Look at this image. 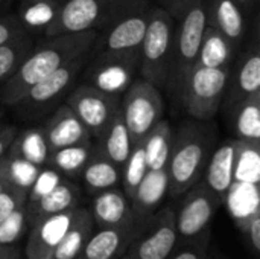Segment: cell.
Returning <instances> with one entry per match:
<instances>
[{
	"label": "cell",
	"mask_w": 260,
	"mask_h": 259,
	"mask_svg": "<svg viewBox=\"0 0 260 259\" xmlns=\"http://www.w3.org/2000/svg\"><path fill=\"white\" fill-rule=\"evenodd\" d=\"M218 127L213 121L186 119L172 133L168 162L171 197L183 195L206 172L207 163L216 148Z\"/></svg>",
	"instance_id": "2"
},
{
	"label": "cell",
	"mask_w": 260,
	"mask_h": 259,
	"mask_svg": "<svg viewBox=\"0 0 260 259\" xmlns=\"http://www.w3.org/2000/svg\"><path fill=\"white\" fill-rule=\"evenodd\" d=\"M206 24V9L203 0L193 5L183 15V18L177 21L172 61L169 67L168 82L165 87L171 98H174L183 78L197 64Z\"/></svg>",
	"instance_id": "7"
},
{
	"label": "cell",
	"mask_w": 260,
	"mask_h": 259,
	"mask_svg": "<svg viewBox=\"0 0 260 259\" xmlns=\"http://www.w3.org/2000/svg\"><path fill=\"white\" fill-rule=\"evenodd\" d=\"M94 232V221L91 212L85 208H75L69 229L59 241L53 259H76L85 243Z\"/></svg>",
	"instance_id": "25"
},
{
	"label": "cell",
	"mask_w": 260,
	"mask_h": 259,
	"mask_svg": "<svg viewBox=\"0 0 260 259\" xmlns=\"http://www.w3.org/2000/svg\"><path fill=\"white\" fill-rule=\"evenodd\" d=\"M67 105L82 122L91 137L99 139L111 119L120 111V98L105 93L93 85L79 84L67 96Z\"/></svg>",
	"instance_id": "11"
},
{
	"label": "cell",
	"mask_w": 260,
	"mask_h": 259,
	"mask_svg": "<svg viewBox=\"0 0 260 259\" xmlns=\"http://www.w3.org/2000/svg\"><path fill=\"white\" fill-rule=\"evenodd\" d=\"M96 37V31L47 37L40 46L32 47L12 76L0 89V101L5 105H14L34 84L67 64L70 60L91 52Z\"/></svg>",
	"instance_id": "1"
},
{
	"label": "cell",
	"mask_w": 260,
	"mask_h": 259,
	"mask_svg": "<svg viewBox=\"0 0 260 259\" xmlns=\"http://www.w3.org/2000/svg\"><path fill=\"white\" fill-rule=\"evenodd\" d=\"M27 32L18 21L15 14H3L0 15V46L26 35Z\"/></svg>",
	"instance_id": "38"
},
{
	"label": "cell",
	"mask_w": 260,
	"mask_h": 259,
	"mask_svg": "<svg viewBox=\"0 0 260 259\" xmlns=\"http://www.w3.org/2000/svg\"><path fill=\"white\" fill-rule=\"evenodd\" d=\"M18 130L14 125H2L0 127V159L6 154V151L9 150L12 140L15 139Z\"/></svg>",
	"instance_id": "40"
},
{
	"label": "cell",
	"mask_w": 260,
	"mask_h": 259,
	"mask_svg": "<svg viewBox=\"0 0 260 259\" xmlns=\"http://www.w3.org/2000/svg\"><path fill=\"white\" fill-rule=\"evenodd\" d=\"M260 90V47L257 27L251 43L235 56L219 111L227 118L245 98Z\"/></svg>",
	"instance_id": "12"
},
{
	"label": "cell",
	"mask_w": 260,
	"mask_h": 259,
	"mask_svg": "<svg viewBox=\"0 0 260 259\" xmlns=\"http://www.w3.org/2000/svg\"><path fill=\"white\" fill-rule=\"evenodd\" d=\"M93 147L94 143L88 140V142H82L52 151L49 153L47 163L50 165L52 169H55L61 176H67V177L81 176L87 160L91 156Z\"/></svg>",
	"instance_id": "31"
},
{
	"label": "cell",
	"mask_w": 260,
	"mask_h": 259,
	"mask_svg": "<svg viewBox=\"0 0 260 259\" xmlns=\"http://www.w3.org/2000/svg\"><path fill=\"white\" fill-rule=\"evenodd\" d=\"M73 211H66L62 214L49 217L38 224L32 226L29 240L26 243V258L27 259H53L55 250L62 240L66 231L70 226Z\"/></svg>",
	"instance_id": "18"
},
{
	"label": "cell",
	"mask_w": 260,
	"mask_h": 259,
	"mask_svg": "<svg viewBox=\"0 0 260 259\" xmlns=\"http://www.w3.org/2000/svg\"><path fill=\"white\" fill-rule=\"evenodd\" d=\"M177 241L175 214L171 208H165L140 226L120 259H169Z\"/></svg>",
	"instance_id": "10"
},
{
	"label": "cell",
	"mask_w": 260,
	"mask_h": 259,
	"mask_svg": "<svg viewBox=\"0 0 260 259\" xmlns=\"http://www.w3.org/2000/svg\"><path fill=\"white\" fill-rule=\"evenodd\" d=\"M148 171L146 166V156H145V147L143 140L137 142L133 145L131 154L126 160V163L122 168V185H123V192L128 197V200L133 198L139 183L145 177Z\"/></svg>",
	"instance_id": "33"
},
{
	"label": "cell",
	"mask_w": 260,
	"mask_h": 259,
	"mask_svg": "<svg viewBox=\"0 0 260 259\" xmlns=\"http://www.w3.org/2000/svg\"><path fill=\"white\" fill-rule=\"evenodd\" d=\"M84 70L88 85L120 98L139 75V50L91 52Z\"/></svg>",
	"instance_id": "9"
},
{
	"label": "cell",
	"mask_w": 260,
	"mask_h": 259,
	"mask_svg": "<svg viewBox=\"0 0 260 259\" xmlns=\"http://www.w3.org/2000/svg\"><path fill=\"white\" fill-rule=\"evenodd\" d=\"M32 47L34 41L29 34L0 46V89L12 76Z\"/></svg>",
	"instance_id": "32"
},
{
	"label": "cell",
	"mask_w": 260,
	"mask_h": 259,
	"mask_svg": "<svg viewBox=\"0 0 260 259\" xmlns=\"http://www.w3.org/2000/svg\"><path fill=\"white\" fill-rule=\"evenodd\" d=\"M137 221L114 227H99L85 243L76 259H120L137 235Z\"/></svg>",
	"instance_id": "15"
},
{
	"label": "cell",
	"mask_w": 260,
	"mask_h": 259,
	"mask_svg": "<svg viewBox=\"0 0 260 259\" xmlns=\"http://www.w3.org/2000/svg\"><path fill=\"white\" fill-rule=\"evenodd\" d=\"M168 169H148L129 200L133 214L139 226L145 224L160 208L168 195Z\"/></svg>",
	"instance_id": "19"
},
{
	"label": "cell",
	"mask_w": 260,
	"mask_h": 259,
	"mask_svg": "<svg viewBox=\"0 0 260 259\" xmlns=\"http://www.w3.org/2000/svg\"><path fill=\"white\" fill-rule=\"evenodd\" d=\"M2 122H3V110H2V107H0V127L3 125Z\"/></svg>",
	"instance_id": "46"
},
{
	"label": "cell",
	"mask_w": 260,
	"mask_h": 259,
	"mask_svg": "<svg viewBox=\"0 0 260 259\" xmlns=\"http://www.w3.org/2000/svg\"><path fill=\"white\" fill-rule=\"evenodd\" d=\"M96 145L113 163H116L120 169L123 168V165L126 163L131 154L133 140L120 111L111 119L110 125L104 131V134L98 139Z\"/></svg>",
	"instance_id": "27"
},
{
	"label": "cell",
	"mask_w": 260,
	"mask_h": 259,
	"mask_svg": "<svg viewBox=\"0 0 260 259\" xmlns=\"http://www.w3.org/2000/svg\"><path fill=\"white\" fill-rule=\"evenodd\" d=\"M79 202V189L72 182L62 179L56 186H53L47 194L32 203H26L27 224L32 227L40 221L62 214L66 211L75 209Z\"/></svg>",
	"instance_id": "20"
},
{
	"label": "cell",
	"mask_w": 260,
	"mask_h": 259,
	"mask_svg": "<svg viewBox=\"0 0 260 259\" xmlns=\"http://www.w3.org/2000/svg\"><path fill=\"white\" fill-rule=\"evenodd\" d=\"M62 180V176L59 172H56L52 168L47 169H40L35 182L32 183L29 192H27V200L26 203H32L37 202L38 198H41L44 194H47L53 186H56L59 182Z\"/></svg>",
	"instance_id": "35"
},
{
	"label": "cell",
	"mask_w": 260,
	"mask_h": 259,
	"mask_svg": "<svg viewBox=\"0 0 260 259\" xmlns=\"http://www.w3.org/2000/svg\"><path fill=\"white\" fill-rule=\"evenodd\" d=\"M120 113L133 145L143 140L165 113V99L160 89L139 76L123 92Z\"/></svg>",
	"instance_id": "8"
},
{
	"label": "cell",
	"mask_w": 260,
	"mask_h": 259,
	"mask_svg": "<svg viewBox=\"0 0 260 259\" xmlns=\"http://www.w3.org/2000/svg\"><path fill=\"white\" fill-rule=\"evenodd\" d=\"M235 162H236V139H229L215 148L203 180L215 191L222 203L227 198L230 188L235 185Z\"/></svg>",
	"instance_id": "21"
},
{
	"label": "cell",
	"mask_w": 260,
	"mask_h": 259,
	"mask_svg": "<svg viewBox=\"0 0 260 259\" xmlns=\"http://www.w3.org/2000/svg\"><path fill=\"white\" fill-rule=\"evenodd\" d=\"M91 217L98 227H114L137 221L128 197L117 186L94 195Z\"/></svg>",
	"instance_id": "22"
},
{
	"label": "cell",
	"mask_w": 260,
	"mask_h": 259,
	"mask_svg": "<svg viewBox=\"0 0 260 259\" xmlns=\"http://www.w3.org/2000/svg\"><path fill=\"white\" fill-rule=\"evenodd\" d=\"M11 2H12V0H0V15H3V14H5V11L9 8Z\"/></svg>",
	"instance_id": "44"
},
{
	"label": "cell",
	"mask_w": 260,
	"mask_h": 259,
	"mask_svg": "<svg viewBox=\"0 0 260 259\" xmlns=\"http://www.w3.org/2000/svg\"><path fill=\"white\" fill-rule=\"evenodd\" d=\"M230 73L229 67H206L195 64L180 82L174 101L183 111L198 121H213L219 113Z\"/></svg>",
	"instance_id": "4"
},
{
	"label": "cell",
	"mask_w": 260,
	"mask_h": 259,
	"mask_svg": "<svg viewBox=\"0 0 260 259\" xmlns=\"http://www.w3.org/2000/svg\"><path fill=\"white\" fill-rule=\"evenodd\" d=\"M91 52L70 60L67 64L50 73L40 82L34 84L11 107H14L20 118L24 121H35L50 113L53 107H56L58 102L72 90L75 81L82 73Z\"/></svg>",
	"instance_id": "6"
},
{
	"label": "cell",
	"mask_w": 260,
	"mask_h": 259,
	"mask_svg": "<svg viewBox=\"0 0 260 259\" xmlns=\"http://www.w3.org/2000/svg\"><path fill=\"white\" fill-rule=\"evenodd\" d=\"M227 125L235 139L259 145L260 142V90L245 98L227 118Z\"/></svg>",
	"instance_id": "23"
},
{
	"label": "cell",
	"mask_w": 260,
	"mask_h": 259,
	"mask_svg": "<svg viewBox=\"0 0 260 259\" xmlns=\"http://www.w3.org/2000/svg\"><path fill=\"white\" fill-rule=\"evenodd\" d=\"M238 227L248 238V243L254 253L260 252V209H256L244 220L238 221Z\"/></svg>",
	"instance_id": "37"
},
{
	"label": "cell",
	"mask_w": 260,
	"mask_h": 259,
	"mask_svg": "<svg viewBox=\"0 0 260 259\" xmlns=\"http://www.w3.org/2000/svg\"><path fill=\"white\" fill-rule=\"evenodd\" d=\"M235 2L241 6L245 15H248L256 8V3H257V0H235Z\"/></svg>",
	"instance_id": "43"
},
{
	"label": "cell",
	"mask_w": 260,
	"mask_h": 259,
	"mask_svg": "<svg viewBox=\"0 0 260 259\" xmlns=\"http://www.w3.org/2000/svg\"><path fill=\"white\" fill-rule=\"evenodd\" d=\"M27 192L18 188L6 186L0 192V221H3L8 215H11L18 208L26 206Z\"/></svg>",
	"instance_id": "36"
},
{
	"label": "cell",
	"mask_w": 260,
	"mask_h": 259,
	"mask_svg": "<svg viewBox=\"0 0 260 259\" xmlns=\"http://www.w3.org/2000/svg\"><path fill=\"white\" fill-rule=\"evenodd\" d=\"M184 194L186 198L175 215V227L178 238L193 240L207 229L222 205V200L203 179Z\"/></svg>",
	"instance_id": "13"
},
{
	"label": "cell",
	"mask_w": 260,
	"mask_h": 259,
	"mask_svg": "<svg viewBox=\"0 0 260 259\" xmlns=\"http://www.w3.org/2000/svg\"><path fill=\"white\" fill-rule=\"evenodd\" d=\"M198 2H201V0H160V3H161L160 8H163L166 12H169L175 18V21H178Z\"/></svg>",
	"instance_id": "39"
},
{
	"label": "cell",
	"mask_w": 260,
	"mask_h": 259,
	"mask_svg": "<svg viewBox=\"0 0 260 259\" xmlns=\"http://www.w3.org/2000/svg\"><path fill=\"white\" fill-rule=\"evenodd\" d=\"M238 50L213 27L206 24L197 64L206 67H229L232 66Z\"/></svg>",
	"instance_id": "30"
},
{
	"label": "cell",
	"mask_w": 260,
	"mask_h": 259,
	"mask_svg": "<svg viewBox=\"0 0 260 259\" xmlns=\"http://www.w3.org/2000/svg\"><path fill=\"white\" fill-rule=\"evenodd\" d=\"M0 259H18V250L9 246H0Z\"/></svg>",
	"instance_id": "42"
},
{
	"label": "cell",
	"mask_w": 260,
	"mask_h": 259,
	"mask_svg": "<svg viewBox=\"0 0 260 259\" xmlns=\"http://www.w3.org/2000/svg\"><path fill=\"white\" fill-rule=\"evenodd\" d=\"M27 217L26 209L18 208L11 215H8L3 221H0V246H9L18 241L27 229Z\"/></svg>",
	"instance_id": "34"
},
{
	"label": "cell",
	"mask_w": 260,
	"mask_h": 259,
	"mask_svg": "<svg viewBox=\"0 0 260 259\" xmlns=\"http://www.w3.org/2000/svg\"><path fill=\"white\" fill-rule=\"evenodd\" d=\"M206 9V23L219 32L239 52L245 32V14L235 0H203Z\"/></svg>",
	"instance_id": "17"
},
{
	"label": "cell",
	"mask_w": 260,
	"mask_h": 259,
	"mask_svg": "<svg viewBox=\"0 0 260 259\" xmlns=\"http://www.w3.org/2000/svg\"><path fill=\"white\" fill-rule=\"evenodd\" d=\"M49 153L91 140L90 133L67 104L58 105L43 127Z\"/></svg>",
	"instance_id": "16"
},
{
	"label": "cell",
	"mask_w": 260,
	"mask_h": 259,
	"mask_svg": "<svg viewBox=\"0 0 260 259\" xmlns=\"http://www.w3.org/2000/svg\"><path fill=\"white\" fill-rule=\"evenodd\" d=\"M149 5L148 0H66L56 20L43 37L76 34L107 27L117 18Z\"/></svg>",
	"instance_id": "3"
},
{
	"label": "cell",
	"mask_w": 260,
	"mask_h": 259,
	"mask_svg": "<svg viewBox=\"0 0 260 259\" xmlns=\"http://www.w3.org/2000/svg\"><path fill=\"white\" fill-rule=\"evenodd\" d=\"M151 17V6L146 5L117 18L98 32L93 52H136L140 49L146 26Z\"/></svg>",
	"instance_id": "14"
},
{
	"label": "cell",
	"mask_w": 260,
	"mask_h": 259,
	"mask_svg": "<svg viewBox=\"0 0 260 259\" xmlns=\"http://www.w3.org/2000/svg\"><path fill=\"white\" fill-rule=\"evenodd\" d=\"M81 177L87 192L96 195L102 191L116 188L122 179V169L113 163L98 145H94L91 156L81 172Z\"/></svg>",
	"instance_id": "24"
},
{
	"label": "cell",
	"mask_w": 260,
	"mask_h": 259,
	"mask_svg": "<svg viewBox=\"0 0 260 259\" xmlns=\"http://www.w3.org/2000/svg\"><path fill=\"white\" fill-rule=\"evenodd\" d=\"M6 186H8V185H6V182H5V180H3V177L0 176V192H2Z\"/></svg>",
	"instance_id": "45"
},
{
	"label": "cell",
	"mask_w": 260,
	"mask_h": 259,
	"mask_svg": "<svg viewBox=\"0 0 260 259\" xmlns=\"http://www.w3.org/2000/svg\"><path fill=\"white\" fill-rule=\"evenodd\" d=\"M172 133L174 130L169 121L161 118L146 134L143 139V147L148 169H168Z\"/></svg>",
	"instance_id": "29"
},
{
	"label": "cell",
	"mask_w": 260,
	"mask_h": 259,
	"mask_svg": "<svg viewBox=\"0 0 260 259\" xmlns=\"http://www.w3.org/2000/svg\"><path fill=\"white\" fill-rule=\"evenodd\" d=\"M66 0H20L17 18L30 34L44 35L46 29L56 20Z\"/></svg>",
	"instance_id": "26"
},
{
	"label": "cell",
	"mask_w": 260,
	"mask_h": 259,
	"mask_svg": "<svg viewBox=\"0 0 260 259\" xmlns=\"http://www.w3.org/2000/svg\"><path fill=\"white\" fill-rule=\"evenodd\" d=\"M169 259H206V249H204V246L195 244L187 249H183L177 255L172 253Z\"/></svg>",
	"instance_id": "41"
},
{
	"label": "cell",
	"mask_w": 260,
	"mask_h": 259,
	"mask_svg": "<svg viewBox=\"0 0 260 259\" xmlns=\"http://www.w3.org/2000/svg\"><path fill=\"white\" fill-rule=\"evenodd\" d=\"M6 153L34 166H44L47 163L49 150L43 134V128H29L21 133L18 131Z\"/></svg>",
	"instance_id": "28"
},
{
	"label": "cell",
	"mask_w": 260,
	"mask_h": 259,
	"mask_svg": "<svg viewBox=\"0 0 260 259\" xmlns=\"http://www.w3.org/2000/svg\"><path fill=\"white\" fill-rule=\"evenodd\" d=\"M177 21L160 6H151V17L139 49V76L165 89L172 61Z\"/></svg>",
	"instance_id": "5"
}]
</instances>
